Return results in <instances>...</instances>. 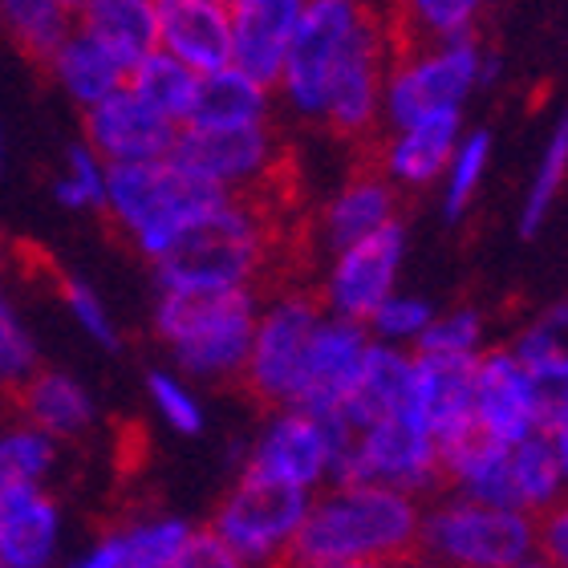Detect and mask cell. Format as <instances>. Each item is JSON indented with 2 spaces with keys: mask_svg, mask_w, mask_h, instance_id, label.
<instances>
[{
  "mask_svg": "<svg viewBox=\"0 0 568 568\" xmlns=\"http://www.w3.org/2000/svg\"><path fill=\"white\" fill-rule=\"evenodd\" d=\"M540 435L548 438V447H552V455H557V467H560V475H565V487H568V415L560 418V423L545 426Z\"/></svg>",
  "mask_w": 568,
  "mask_h": 568,
  "instance_id": "45",
  "label": "cell"
},
{
  "mask_svg": "<svg viewBox=\"0 0 568 568\" xmlns=\"http://www.w3.org/2000/svg\"><path fill=\"white\" fill-rule=\"evenodd\" d=\"M410 369H415V354L369 342L357 386L342 410L345 430L357 435V430H369V426L386 423V418L406 415L410 410Z\"/></svg>",
  "mask_w": 568,
  "mask_h": 568,
  "instance_id": "23",
  "label": "cell"
},
{
  "mask_svg": "<svg viewBox=\"0 0 568 568\" xmlns=\"http://www.w3.org/2000/svg\"><path fill=\"white\" fill-rule=\"evenodd\" d=\"M321 321H325V308H321L317 288H308V284H284L273 296H264L256 333H252L248 366L240 378V390L248 394L252 403L273 406V410L293 406L308 342Z\"/></svg>",
  "mask_w": 568,
  "mask_h": 568,
  "instance_id": "5",
  "label": "cell"
},
{
  "mask_svg": "<svg viewBox=\"0 0 568 568\" xmlns=\"http://www.w3.org/2000/svg\"><path fill=\"white\" fill-rule=\"evenodd\" d=\"M159 49L195 78L232 70V9L224 0H159Z\"/></svg>",
  "mask_w": 568,
  "mask_h": 568,
  "instance_id": "18",
  "label": "cell"
},
{
  "mask_svg": "<svg viewBox=\"0 0 568 568\" xmlns=\"http://www.w3.org/2000/svg\"><path fill=\"white\" fill-rule=\"evenodd\" d=\"M85 146L106 166H139V163H163L179 139V126L154 114L139 94L122 85L119 94L85 110Z\"/></svg>",
  "mask_w": 568,
  "mask_h": 568,
  "instance_id": "17",
  "label": "cell"
},
{
  "mask_svg": "<svg viewBox=\"0 0 568 568\" xmlns=\"http://www.w3.org/2000/svg\"><path fill=\"white\" fill-rule=\"evenodd\" d=\"M403 252H406L403 224H386L374 236L357 240L354 248L337 252L329 273H325V284L317 288L325 317L366 325L394 296Z\"/></svg>",
  "mask_w": 568,
  "mask_h": 568,
  "instance_id": "13",
  "label": "cell"
},
{
  "mask_svg": "<svg viewBox=\"0 0 568 568\" xmlns=\"http://www.w3.org/2000/svg\"><path fill=\"white\" fill-rule=\"evenodd\" d=\"M386 224H398V187L374 166L369 154H362L354 175L345 179L321 207L317 240L321 248L337 256V252L354 248L357 240L382 232Z\"/></svg>",
  "mask_w": 568,
  "mask_h": 568,
  "instance_id": "19",
  "label": "cell"
},
{
  "mask_svg": "<svg viewBox=\"0 0 568 568\" xmlns=\"http://www.w3.org/2000/svg\"><path fill=\"white\" fill-rule=\"evenodd\" d=\"M171 568H248V565L203 528V532H191V540L183 545V552H179Z\"/></svg>",
  "mask_w": 568,
  "mask_h": 568,
  "instance_id": "43",
  "label": "cell"
},
{
  "mask_svg": "<svg viewBox=\"0 0 568 568\" xmlns=\"http://www.w3.org/2000/svg\"><path fill=\"white\" fill-rule=\"evenodd\" d=\"M187 520L175 516H151V520H134L119 528V568H171L183 545L191 540Z\"/></svg>",
  "mask_w": 568,
  "mask_h": 568,
  "instance_id": "31",
  "label": "cell"
},
{
  "mask_svg": "<svg viewBox=\"0 0 568 568\" xmlns=\"http://www.w3.org/2000/svg\"><path fill=\"white\" fill-rule=\"evenodd\" d=\"M342 418H308L301 410H276L273 423L264 426V435L248 447L244 471L268 475L276 484L301 487V491H317L321 484H329L333 459L342 455L349 443Z\"/></svg>",
  "mask_w": 568,
  "mask_h": 568,
  "instance_id": "12",
  "label": "cell"
},
{
  "mask_svg": "<svg viewBox=\"0 0 568 568\" xmlns=\"http://www.w3.org/2000/svg\"><path fill=\"white\" fill-rule=\"evenodd\" d=\"M61 511L41 487H24L12 499L4 532H0V565L4 568H45L58 552Z\"/></svg>",
  "mask_w": 568,
  "mask_h": 568,
  "instance_id": "26",
  "label": "cell"
},
{
  "mask_svg": "<svg viewBox=\"0 0 568 568\" xmlns=\"http://www.w3.org/2000/svg\"><path fill=\"white\" fill-rule=\"evenodd\" d=\"M463 139V110H450V114H430V119L406 126V131H394L382 146H369L374 166L390 179L394 187H426L435 183L438 175H447L450 154Z\"/></svg>",
  "mask_w": 568,
  "mask_h": 568,
  "instance_id": "21",
  "label": "cell"
},
{
  "mask_svg": "<svg viewBox=\"0 0 568 568\" xmlns=\"http://www.w3.org/2000/svg\"><path fill=\"white\" fill-rule=\"evenodd\" d=\"M9 403L24 426L41 430L45 438H73L94 423V398L85 394L82 382L61 369H37L33 378L9 394Z\"/></svg>",
  "mask_w": 568,
  "mask_h": 568,
  "instance_id": "24",
  "label": "cell"
},
{
  "mask_svg": "<svg viewBox=\"0 0 568 568\" xmlns=\"http://www.w3.org/2000/svg\"><path fill=\"white\" fill-rule=\"evenodd\" d=\"M484 313L479 308H450L447 317H435L430 329L418 337L415 354L430 357H479L484 349Z\"/></svg>",
  "mask_w": 568,
  "mask_h": 568,
  "instance_id": "37",
  "label": "cell"
},
{
  "mask_svg": "<svg viewBox=\"0 0 568 568\" xmlns=\"http://www.w3.org/2000/svg\"><path fill=\"white\" fill-rule=\"evenodd\" d=\"M536 557L552 568H568V491L545 516H536Z\"/></svg>",
  "mask_w": 568,
  "mask_h": 568,
  "instance_id": "42",
  "label": "cell"
},
{
  "mask_svg": "<svg viewBox=\"0 0 568 568\" xmlns=\"http://www.w3.org/2000/svg\"><path fill=\"white\" fill-rule=\"evenodd\" d=\"M386 73H390V33H386V12L366 9L362 4V21H357L349 45H345L337 73L329 85V102H325V126L337 139L357 142L369 151L374 131L382 122V90H386Z\"/></svg>",
  "mask_w": 568,
  "mask_h": 568,
  "instance_id": "10",
  "label": "cell"
},
{
  "mask_svg": "<svg viewBox=\"0 0 568 568\" xmlns=\"http://www.w3.org/2000/svg\"><path fill=\"white\" fill-rule=\"evenodd\" d=\"M53 195H58L61 207H73V212L102 207L106 203V163L90 146H70L65 175L53 183Z\"/></svg>",
  "mask_w": 568,
  "mask_h": 568,
  "instance_id": "38",
  "label": "cell"
},
{
  "mask_svg": "<svg viewBox=\"0 0 568 568\" xmlns=\"http://www.w3.org/2000/svg\"><path fill=\"white\" fill-rule=\"evenodd\" d=\"M53 276H58V288H61V296H65L70 313L82 321V329L90 333L98 345L119 349V329H114V321H110L106 305L98 301L94 288H90V284H82V281H73V276H65V273H53Z\"/></svg>",
  "mask_w": 568,
  "mask_h": 568,
  "instance_id": "41",
  "label": "cell"
},
{
  "mask_svg": "<svg viewBox=\"0 0 568 568\" xmlns=\"http://www.w3.org/2000/svg\"><path fill=\"white\" fill-rule=\"evenodd\" d=\"M37 374V345L21 317L0 301V390L12 394Z\"/></svg>",
  "mask_w": 568,
  "mask_h": 568,
  "instance_id": "39",
  "label": "cell"
},
{
  "mask_svg": "<svg viewBox=\"0 0 568 568\" xmlns=\"http://www.w3.org/2000/svg\"><path fill=\"white\" fill-rule=\"evenodd\" d=\"M227 191L207 187L200 179L183 175L175 163H139V166H106V203L102 212L114 220L119 232L131 236L134 248L151 264L171 252L203 212L224 203Z\"/></svg>",
  "mask_w": 568,
  "mask_h": 568,
  "instance_id": "3",
  "label": "cell"
},
{
  "mask_svg": "<svg viewBox=\"0 0 568 568\" xmlns=\"http://www.w3.org/2000/svg\"><path fill=\"white\" fill-rule=\"evenodd\" d=\"M273 122V90L244 78L240 70H220L200 78L195 106L187 126L195 131H240V126H264Z\"/></svg>",
  "mask_w": 568,
  "mask_h": 568,
  "instance_id": "25",
  "label": "cell"
},
{
  "mask_svg": "<svg viewBox=\"0 0 568 568\" xmlns=\"http://www.w3.org/2000/svg\"><path fill=\"white\" fill-rule=\"evenodd\" d=\"M508 475H511V504L524 516H545L565 496V475L557 467V455L545 435H532L508 447Z\"/></svg>",
  "mask_w": 568,
  "mask_h": 568,
  "instance_id": "29",
  "label": "cell"
},
{
  "mask_svg": "<svg viewBox=\"0 0 568 568\" xmlns=\"http://www.w3.org/2000/svg\"><path fill=\"white\" fill-rule=\"evenodd\" d=\"M78 33L90 37L131 78L134 65L159 53V17L151 0H85L73 4Z\"/></svg>",
  "mask_w": 568,
  "mask_h": 568,
  "instance_id": "22",
  "label": "cell"
},
{
  "mask_svg": "<svg viewBox=\"0 0 568 568\" xmlns=\"http://www.w3.org/2000/svg\"><path fill=\"white\" fill-rule=\"evenodd\" d=\"M475 430L499 447H516L540 435L532 374L504 345L475 357Z\"/></svg>",
  "mask_w": 568,
  "mask_h": 568,
  "instance_id": "16",
  "label": "cell"
},
{
  "mask_svg": "<svg viewBox=\"0 0 568 568\" xmlns=\"http://www.w3.org/2000/svg\"><path fill=\"white\" fill-rule=\"evenodd\" d=\"M410 415L435 438L438 459L475 438V357L415 354L410 369Z\"/></svg>",
  "mask_w": 568,
  "mask_h": 568,
  "instance_id": "15",
  "label": "cell"
},
{
  "mask_svg": "<svg viewBox=\"0 0 568 568\" xmlns=\"http://www.w3.org/2000/svg\"><path fill=\"white\" fill-rule=\"evenodd\" d=\"M423 504L390 487H329L313 496L288 565L386 568L418 552Z\"/></svg>",
  "mask_w": 568,
  "mask_h": 568,
  "instance_id": "1",
  "label": "cell"
},
{
  "mask_svg": "<svg viewBox=\"0 0 568 568\" xmlns=\"http://www.w3.org/2000/svg\"><path fill=\"white\" fill-rule=\"evenodd\" d=\"M284 151L273 122L240 126V131H195L183 126L166 154L183 175L200 179L227 195H281L293 191V171H284Z\"/></svg>",
  "mask_w": 568,
  "mask_h": 568,
  "instance_id": "7",
  "label": "cell"
},
{
  "mask_svg": "<svg viewBox=\"0 0 568 568\" xmlns=\"http://www.w3.org/2000/svg\"><path fill=\"white\" fill-rule=\"evenodd\" d=\"M479 41H459V45L415 49L390 58L386 90H382V114L390 131H406L430 114H450L463 106V98L479 85Z\"/></svg>",
  "mask_w": 568,
  "mask_h": 568,
  "instance_id": "9",
  "label": "cell"
},
{
  "mask_svg": "<svg viewBox=\"0 0 568 568\" xmlns=\"http://www.w3.org/2000/svg\"><path fill=\"white\" fill-rule=\"evenodd\" d=\"M430 321H435V305H430V301L394 293L390 301L366 321V333H369V342L403 349V345H418V337L430 329Z\"/></svg>",
  "mask_w": 568,
  "mask_h": 568,
  "instance_id": "36",
  "label": "cell"
},
{
  "mask_svg": "<svg viewBox=\"0 0 568 568\" xmlns=\"http://www.w3.org/2000/svg\"><path fill=\"white\" fill-rule=\"evenodd\" d=\"M146 390H151L154 410L166 418L171 430H179V435H200L203 430V406H200V398H195V394L175 378V374L154 369L151 378H146Z\"/></svg>",
  "mask_w": 568,
  "mask_h": 568,
  "instance_id": "40",
  "label": "cell"
},
{
  "mask_svg": "<svg viewBox=\"0 0 568 568\" xmlns=\"http://www.w3.org/2000/svg\"><path fill=\"white\" fill-rule=\"evenodd\" d=\"M126 90L139 94L154 114H163L166 122H175L179 131H183L191 119V106H195L200 78L159 49V53H151L142 65H134L131 78H126Z\"/></svg>",
  "mask_w": 568,
  "mask_h": 568,
  "instance_id": "30",
  "label": "cell"
},
{
  "mask_svg": "<svg viewBox=\"0 0 568 568\" xmlns=\"http://www.w3.org/2000/svg\"><path fill=\"white\" fill-rule=\"evenodd\" d=\"M565 179H568V110L560 114L552 134H548L540 166H536L532 191H528V200H524V215H520L524 236H536V232H540V224L548 220V207L557 203L560 187H565Z\"/></svg>",
  "mask_w": 568,
  "mask_h": 568,
  "instance_id": "33",
  "label": "cell"
},
{
  "mask_svg": "<svg viewBox=\"0 0 568 568\" xmlns=\"http://www.w3.org/2000/svg\"><path fill=\"white\" fill-rule=\"evenodd\" d=\"M418 552L447 568H516L536 557V520L524 511L443 496L423 508Z\"/></svg>",
  "mask_w": 568,
  "mask_h": 568,
  "instance_id": "4",
  "label": "cell"
},
{
  "mask_svg": "<svg viewBox=\"0 0 568 568\" xmlns=\"http://www.w3.org/2000/svg\"><path fill=\"white\" fill-rule=\"evenodd\" d=\"M73 568H119V536L114 532L102 536V540H98V545L90 548Z\"/></svg>",
  "mask_w": 568,
  "mask_h": 568,
  "instance_id": "44",
  "label": "cell"
},
{
  "mask_svg": "<svg viewBox=\"0 0 568 568\" xmlns=\"http://www.w3.org/2000/svg\"><path fill=\"white\" fill-rule=\"evenodd\" d=\"M49 70L65 85V94H70L73 102H82L85 110H94L98 102H106L110 94H119L122 85H126V70H122L114 58H106V53H102L90 37L78 33V29H73L70 41L58 49V58L49 61Z\"/></svg>",
  "mask_w": 568,
  "mask_h": 568,
  "instance_id": "27",
  "label": "cell"
},
{
  "mask_svg": "<svg viewBox=\"0 0 568 568\" xmlns=\"http://www.w3.org/2000/svg\"><path fill=\"white\" fill-rule=\"evenodd\" d=\"M308 508H313V496L301 487L240 471L236 487L215 508L207 532L224 548H232L248 568H284Z\"/></svg>",
  "mask_w": 568,
  "mask_h": 568,
  "instance_id": "6",
  "label": "cell"
},
{
  "mask_svg": "<svg viewBox=\"0 0 568 568\" xmlns=\"http://www.w3.org/2000/svg\"><path fill=\"white\" fill-rule=\"evenodd\" d=\"M264 296L256 288L227 293H159L154 333L171 345V354L191 378L240 386L248 366L252 333Z\"/></svg>",
  "mask_w": 568,
  "mask_h": 568,
  "instance_id": "2",
  "label": "cell"
},
{
  "mask_svg": "<svg viewBox=\"0 0 568 568\" xmlns=\"http://www.w3.org/2000/svg\"><path fill=\"white\" fill-rule=\"evenodd\" d=\"M284 568H369V565H284Z\"/></svg>",
  "mask_w": 568,
  "mask_h": 568,
  "instance_id": "47",
  "label": "cell"
},
{
  "mask_svg": "<svg viewBox=\"0 0 568 568\" xmlns=\"http://www.w3.org/2000/svg\"><path fill=\"white\" fill-rule=\"evenodd\" d=\"M386 568H447V565H438V560H430L426 552H410V557L394 560V565H386Z\"/></svg>",
  "mask_w": 568,
  "mask_h": 568,
  "instance_id": "46",
  "label": "cell"
},
{
  "mask_svg": "<svg viewBox=\"0 0 568 568\" xmlns=\"http://www.w3.org/2000/svg\"><path fill=\"white\" fill-rule=\"evenodd\" d=\"M369 349V333L366 325H354V321H337L325 317L308 342L305 369H301V382H296L293 406L288 410H301L308 418H342L345 403L357 386V374H362V362H366Z\"/></svg>",
  "mask_w": 568,
  "mask_h": 568,
  "instance_id": "14",
  "label": "cell"
},
{
  "mask_svg": "<svg viewBox=\"0 0 568 568\" xmlns=\"http://www.w3.org/2000/svg\"><path fill=\"white\" fill-rule=\"evenodd\" d=\"M511 354L520 357L528 374H545V369H568V301L545 308L520 329Z\"/></svg>",
  "mask_w": 568,
  "mask_h": 568,
  "instance_id": "34",
  "label": "cell"
},
{
  "mask_svg": "<svg viewBox=\"0 0 568 568\" xmlns=\"http://www.w3.org/2000/svg\"><path fill=\"white\" fill-rule=\"evenodd\" d=\"M487 163H491V131H471L463 134L455 154H450L447 166V195H443V212H447L450 224H459L471 200L479 195V183L487 175Z\"/></svg>",
  "mask_w": 568,
  "mask_h": 568,
  "instance_id": "35",
  "label": "cell"
},
{
  "mask_svg": "<svg viewBox=\"0 0 568 568\" xmlns=\"http://www.w3.org/2000/svg\"><path fill=\"white\" fill-rule=\"evenodd\" d=\"M357 21H362V4H349V0H313L301 9L293 45L284 58V73L276 82L284 102L301 119H325L333 73H337V61H342Z\"/></svg>",
  "mask_w": 568,
  "mask_h": 568,
  "instance_id": "11",
  "label": "cell"
},
{
  "mask_svg": "<svg viewBox=\"0 0 568 568\" xmlns=\"http://www.w3.org/2000/svg\"><path fill=\"white\" fill-rule=\"evenodd\" d=\"M232 9V70L273 90L293 45L301 0H236Z\"/></svg>",
  "mask_w": 568,
  "mask_h": 568,
  "instance_id": "20",
  "label": "cell"
},
{
  "mask_svg": "<svg viewBox=\"0 0 568 568\" xmlns=\"http://www.w3.org/2000/svg\"><path fill=\"white\" fill-rule=\"evenodd\" d=\"M0 24L9 29L24 58L37 65H49L58 58V49L73 37V4L61 0H9L0 4Z\"/></svg>",
  "mask_w": 568,
  "mask_h": 568,
  "instance_id": "28",
  "label": "cell"
},
{
  "mask_svg": "<svg viewBox=\"0 0 568 568\" xmlns=\"http://www.w3.org/2000/svg\"><path fill=\"white\" fill-rule=\"evenodd\" d=\"M53 438H45L33 426H9L0 430V496L21 491V487H41L45 471L53 467Z\"/></svg>",
  "mask_w": 568,
  "mask_h": 568,
  "instance_id": "32",
  "label": "cell"
},
{
  "mask_svg": "<svg viewBox=\"0 0 568 568\" xmlns=\"http://www.w3.org/2000/svg\"><path fill=\"white\" fill-rule=\"evenodd\" d=\"M333 487H390L403 496L418 499L443 487V459L435 438L426 435L410 410L398 418L357 430L333 459Z\"/></svg>",
  "mask_w": 568,
  "mask_h": 568,
  "instance_id": "8",
  "label": "cell"
}]
</instances>
